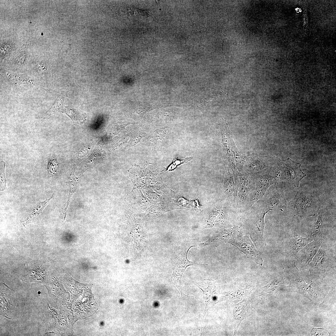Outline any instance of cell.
Returning <instances> with one entry per match:
<instances>
[{
    "label": "cell",
    "instance_id": "cell-1",
    "mask_svg": "<svg viewBox=\"0 0 336 336\" xmlns=\"http://www.w3.org/2000/svg\"><path fill=\"white\" fill-rule=\"evenodd\" d=\"M300 163L290 158L280 160L277 165L276 180L284 190L298 187L300 182L306 175L301 169Z\"/></svg>",
    "mask_w": 336,
    "mask_h": 336
},
{
    "label": "cell",
    "instance_id": "cell-2",
    "mask_svg": "<svg viewBox=\"0 0 336 336\" xmlns=\"http://www.w3.org/2000/svg\"><path fill=\"white\" fill-rule=\"evenodd\" d=\"M263 203L262 207L251 213L247 224L250 238L262 254L266 245L264 236L265 217L268 212L272 210L264 202Z\"/></svg>",
    "mask_w": 336,
    "mask_h": 336
},
{
    "label": "cell",
    "instance_id": "cell-3",
    "mask_svg": "<svg viewBox=\"0 0 336 336\" xmlns=\"http://www.w3.org/2000/svg\"><path fill=\"white\" fill-rule=\"evenodd\" d=\"M287 207L292 213L303 217L314 216L320 209V204L315 197L300 190Z\"/></svg>",
    "mask_w": 336,
    "mask_h": 336
},
{
    "label": "cell",
    "instance_id": "cell-4",
    "mask_svg": "<svg viewBox=\"0 0 336 336\" xmlns=\"http://www.w3.org/2000/svg\"><path fill=\"white\" fill-rule=\"evenodd\" d=\"M240 231L234 235L226 242L234 245L249 259L262 265V254L257 250L250 237L243 234Z\"/></svg>",
    "mask_w": 336,
    "mask_h": 336
},
{
    "label": "cell",
    "instance_id": "cell-5",
    "mask_svg": "<svg viewBox=\"0 0 336 336\" xmlns=\"http://www.w3.org/2000/svg\"><path fill=\"white\" fill-rule=\"evenodd\" d=\"M335 260L334 250L324 240L308 266L310 270L325 271L335 263Z\"/></svg>",
    "mask_w": 336,
    "mask_h": 336
},
{
    "label": "cell",
    "instance_id": "cell-6",
    "mask_svg": "<svg viewBox=\"0 0 336 336\" xmlns=\"http://www.w3.org/2000/svg\"><path fill=\"white\" fill-rule=\"evenodd\" d=\"M324 240L316 238L301 249L293 258L296 266L304 268L308 266Z\"/></svg>",
    "mask_w": 336,
    "mask_h": 336
},
{
    "label": "cell",
    "instance_id": "cell-7",
    "mask_svg": "<svg viewBox=\"0 0 336 336\" xmlns=\"http://www.w3.org/2000/svg\"><path fill=\"white\" fill-rule=\"evenodd\" d=\"M14 291L5 283L0 287V314L10 319L14 314L16 303Z\"/></svg>",
    "mask_w": 336,
    "mask_h": 336
},
{
    "label": "cell",
    "instance_id": "cell-8",
    "mask_svg": "<svg viewBox=\"0 0 336 336\" xmlns=\"http://www.w3.org/2000/svg\"><path fill=\"white\" fill-rule=\"evenodd\" d=\"M284 188L279 184L275 183L268 189L265 198L264 202L269 208L278 203L281 209L287 206V202L284 194Z\"/></svg>",
    "mask_w": 336,
    "mask_h": 336
},
{
    "label": "cell",
    "instance_id": "cell-9",
    "mask_svg": "<svg viewBox=\"0 0 336 336\" xmlns=\"http://www.w3.org/2000/svg\"><path fill=\"white\" fill-rule=\"evenodd\" d=\"M312 240L308 236H301L294 231L287 239L285 247L287 254L294 258L301 249Z\"/></svg>",
    "mask_w": 336,
    "mask_h": 336
},
{
    "label": "cell",
    "instance_id": "cell-10",
    "mask_svg": "<svg viewBox=\"0 0 336 336\" xmlns=\"http://www.w3.org/2000/svg\"><path fill=\"white\" fill-rule=\"evenodd\" d=\"M196 245L192 246L188 249L182 251L179 255L178 258L175 271L173 277L175 285L178 288L180 285L181 279L182 275L184 273L187 267L190 265H195L198 264L189 260L187 257V254L189 249Z\"/></svg>",
    "mask_w": 336,
    "mask_h": 336
},
{
    "label": "cell",
    "instance_id": "cell-11",
    "mask_svg": "<svg viewBox=\"0 0 336 336\" xmlns=\"http://www.w3.org/2000/svg\"><path fill=\"white\" fill-rule=\"evenodd\" d=\"M326 217L325 212L320 209L318 212L317 220L308 236L312 240L316 238L325 239L328 230Z\"/></svg>",
    "mask_w": 336,
    "mask_h": 336
},
{
    "label": "cell",
    "instance_id": "cell-12",
    "mask_svg": "<svg viewBox=\"0 0 336 336\" xmlns=\"http://www.w3.org/2000/svg\"><path fill=\"white\" fill-rule=\"evenodd\" d=\"M36 70L42 81L44 89L48 92L53 88V76L49 63L42 61L36 65Z\"/></svg>",
    "mask_w": 336,
    "mask_h": 336
},
{
    "label": "cell",
    "instance_id": "cell-13",
    "mask_svg": "<svg viewBox=\"0 0 336 336\" xmlns=\"http://www.w3.org/2000/svg\"><path fill=\"white\" fill-rule=\"evenodd\" d=\"M68 86L59 90L56 99L51 107L44 114V117H49L58 111L63 112L64 100L68 96Z\"/></svg>",
    "mask_w": 336,
    "mask_h": 336
},
{
    "label": "cell",
    "instance_id": "cell-14",
    "mask_svg": "<svg viewBox=\"0 0 336 336\" xmlns=\"http://www.w3.org/2000/svg\"><path fill=\"white\" fill-rule=\"evenodd\" d=\"M214 281L212 280L206 279L202 282L197 283L198 287L203 292L205 302L204 316L210 307V302L214 289Z\"/></svg>",
    "mask_w": 336,
    "mask_h": 336
},
{
    "label": "cell",
    "instance_id": "cell-15",
    "mask_svg": "<svg viewBox=\"0 0 336 336\" xmlns=\"http://www.w3.org/2000/svg\"><path fill=\"white\" fill-rule=\"evenodd\" d=\"M224 176V184L226 193L230 200L235 204L236 190L235 179L229 170L226 168Z\"/></svg>",
    "mask_w": 336,
    "mask_h": 336
},
{
    "label": "cell",
    "instance_id": "cell-16",
    "mask_svg": "<svg viewBox=\"0 0 336 336\" xmlns=\"http://www.w3.org/2000/svg\"><path fill=\"white\" fill-rule=\"evenodd\" d=\"M233 310L234 319V334H236L238 327L241 321L245 319L246 315L245 303H240L235 305H231Z\"/></svg>",
    "mask_w": 336,
    "mask_h": 336
},
{
    "label": "cell",
    "instance_id": "cell-17",
    "mask_svg": "<svg viewBox=\"0 0 336 336\" xmlns=\"http://www.w3.org/2000/svg\"><path fill=\"white\" fill-rule=\"evenodd\" d=\"M53 194L49 198L46 199L42 202H39L35 206L30 214L26 217V219L21 222L23 223L24 225L30 222L32 220L36 218L40 214L45 207L48 204L50 200L53 198Z\"/></svg>",
    "mask_w": 336,
    "mask_h": 336
},
{
    "label": "cell",
    "instance_id": "cell-18",
    "mask_svg": "<svg viewBox=\"0 0 336 336\" xmlns=\"http://www.w3.org/2000/svg\"><path fill=\"white\" fill-rule=\"evenodd\" d=\"M222 207L215 209L211 213L209 217L211 226H216L225 222L226 214L224 210Z\"/></svg>",
    "mask_w": 336,
    "mask_h": 336
},
{
    "label": "cell",
    "instance_id": "cell-19",
    "mask_svg": "<svg viewBox=\"0 0 336 336\" xmlns=\"http://www.w3.org/2000/svg\"><path fill=\"white\" fill-rule=\"evenodd\" d=\"M64 112L71 118L74 124L81 123L84 121L86 115L79 110L68 106H65Z\"/></svg>",
    "mask_w": 336,
    "mask_h": 336
},
{
    "label": "cell",
    "instance_id": "cell-20",
    "mask_svg": "<svg viewBox=\"0 0 336 336\" xmlns=\"http://www.w3.org/2000/svg\"><path fill=\"white\" fill-rule=\"evenodd\" d=\"M59 168V165L56 156L54 155L49 158L48 162L47 171L49 177L53 176Z\"/></svg>",
    "mask_w": 336,
    "mask_h": 336
},
{
    "label": "cell",
    "instance_id": "cell-21",
    "mask_svg": "<svg viewBox=\"0 0 336 336\" xmlns=\"http://www.w3.org/2000/svg\"><path fill=\"white\" fill-rule=\"evenodd\" d=\"M6 163L3 161H0V190L3 191L6 186V180L5 170Z\"/></svg>",
    "mask_w": 336,
    "mask_h": 336
},
{
    "label": "cell",
    "instance_id": "cell-22",
    "mask_svg": "<svg viewBox=\"0 0 336 336\" xmlns=\"http://www.w3.org/2000/svg\"><path fill=\"white\" fill-rule=\"evenodd\" d=\"M192 157H187L184 159H182L181 160H175L173 163L167 169V170H172L174 169L176 166L180 164L183 163L184 162H187L189 161H190L192 159Z\"/></svg>",
    "mask_w": 336,
    "mask_h": 336
}]
</instances>
